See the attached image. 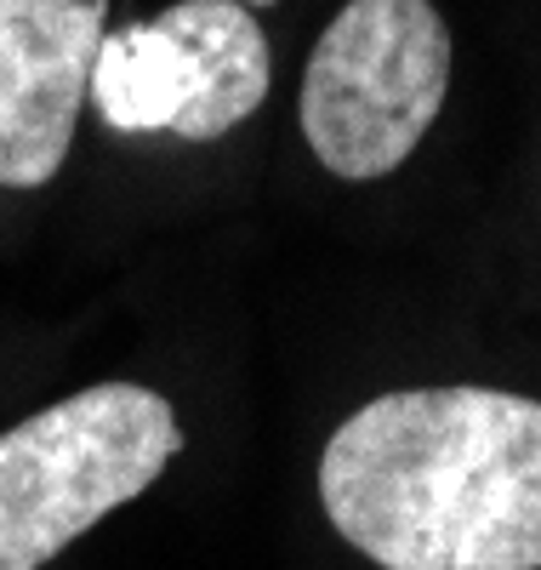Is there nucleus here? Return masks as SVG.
I'll use <instances>...</instances> for the list:
<instances>
[{"label": "nucleus", "instance_id": "obj_1", "mask_svg": "<svg viewBox=\"0 0 541 570\" xmlns=\"http://www.w3.org/2000/svg\"><path fill=\"white\" fill-rule=\"evenodd\" d=\"M319 502L382 570H541V400L405 389L319 456Z\"/></svg>", "mask_w": 541, "mask_h": 570}, {"label": "nucleus", "instance_id": "obj_2", "mask_svg": "<svg viewBox=\"0 0 541 570\" xmlns=\"http://www.w3.org/2000/svg\"><path fill=\"white\" fill-rule=\"evenodd\" d=\"M183 451L155 389L97 383L0 434V570H40Z\"/></svg>", "mask_w": 541, "mask_h": 570}, {"label": "nucleus", "instance_id": "obj_3", "mask_svg": "<svg viewBox=\"0 0 541 570\" xmlns=\"http://www.w3.org/2000/svg\"><path fill=\"white\" fill-rule=\"evenodd\" d=\"M451 91V29L433 0H348L303 75V137L325 171L371 183L411 160Z\"/></svg>", "mask_w": 541, "mask_h": 570}, {"label": "nucleus", "instance_id": "obj_4", "mask_svg": "<svg viewBox=\"0 0 541 570\" xmlns=\"http://www.w3.org/2000/svg\"><path fill=\"white\" fill-rule=\"evenodd\" d=\"M109 0H0V188L52 183L91 91Z\"/></svg>", "mask_w": 541, "mask_h": 570}, {"label": "nucleus", "instance_id": "obj_5", "mask_svg": "<svg viewBox=\"0 0 541 570\" xmlns=\"http://www.w3.org/2000/svg\"><path fill=\"white\" fill-rule=\"evenodd\" d=\"M155 23L177 40L188 63V98L171 120L177 137L212 142L245 115H257V104L268 98L274 63L252 7H239V0H177Z\"/></svg>", "mask_w": 541, "mask_h": 570}, {"label": "nucleus", "instance_id": "obj_6", "mask_svg": "<svg viewBox=\"0 0 541 570\" xmlns=\"http://www.w3.org/2000/svg\"><path fill=\"white\" fill-rule=\"evenodd\" d=\"M91 98L115 131H171L188 98V63L160 23L115 29L97 46Z\"/></svg>", "mask_w": 541, "mask_h": 570}, {"label": "nucleus", "instance_id": "obj_7", "mask_svg": "<svg viewBox=\"0 0 541 570\" xmlns=\"http://www.w3.org/2000/svg\"><path fill=\"white\" fill-rule=\"evenodd\" d=\"M239 7H274V0H239Z\"/></svg>", "mask_w": 541, "mask_h": 570}]
</instances>
